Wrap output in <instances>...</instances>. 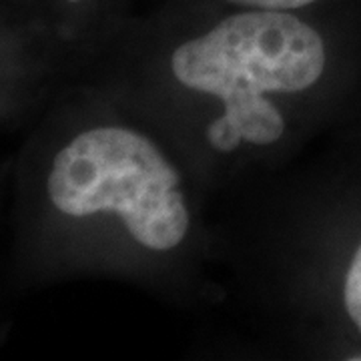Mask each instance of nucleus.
Listing matches in <instances>:
<instances>
[{
    "label": "nucleus",
    "mask_w": 361,
    "mask_h": 361,
    "mask_svg": "<svg viewBox=\"0 0 361 361\" xmlns=\"http://www.w3.org/2000/svg\"><path fill=\"white\" fill-rule=\"evenodd\" d=\"M343 307L349 322L361 334V243L353 251L343 279Z\"/></svg>",
    "instance_id": "obj_3"
},
{
    "label": "nucleus",
    "mask_w": 361,
    "mask_h": 361,
    "mask_svg": "<svg viewBox=\"0 0 361 361\" xmlns=\"http://www.w3.org/2000/svg\"><path fill=\"white\" fill-rule=\"evenodd\" d=\"M239 6H247V8H257V11H281V13H291L297 8L310 6L317 0H227Z\"/></svg>",
    "instance_id": "obj_4"
},
{
    "label": "nucleus",
    "mask_w": 361,
    "mask_h": 361,
    "mask_svg": "<svg viewBox=\"0 0 361 361\" xmlns=\"http://www.w3.org/2000/svg\"><path fill=\"white\" fill-rule=\"evenodd\" d=\"M325 65V42L313 26L291 13L257 8L223 18L171 56V71L183 87L225 104L209 127L211 145L225 153L243 141H279L285 118L265 94L311 89Z\"/></svg>",
    "instance_id": "obj_1"
},
{
    "label": "nucleus",
    "mask_w": 361,
    "mask_h": 361,
    "mask_svg": "<svg viewBox=\"0 0 361 361\" xmlns=\"http://www.w3.org/2000/svg\"><path fill=\"white\" fill-rule=\"evenodd\" d=\"M357 360H361V357H357Z\"/></svg>",
    "instance_id": "obj_5"
},
{
    "label": "nucleus",
    "mask_w": 361,
    "mask_h": 361,
    "mask_svg": "<svg viewBox=\"0 0 361 361\" xmlns=\"http://www.w3.org/2000/svg\"><path fill=\"white\" fill-rule=\"evenodd\" d=\"M52 205L71 217L116 213L151 251H173L191 227L177 169L151 139L125 127L85 130L59 151L49 173Z\"/></svg>",
    "instance_id": "obj_2"
}]
</instances>
